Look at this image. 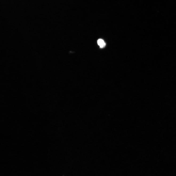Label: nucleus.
Masks as SVG:
<instances>
[{
	"mask_svg": "<svg viewBox=\"0 0 176 176\" xmlns=\"http://www.w3.org/2000/svg\"><path fill=\"white\" fill-rule=\"evenodd\" d=\"M97 43L100 48H103L105 45V44L104 41L101 39H99L97 41Z\"/></svg>",
	"mask_w": 176,
	"mask_h": 176,
	"instance_id": "1",
	"label": "nucleus"
}]
</instances>
